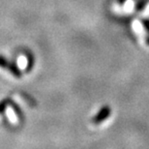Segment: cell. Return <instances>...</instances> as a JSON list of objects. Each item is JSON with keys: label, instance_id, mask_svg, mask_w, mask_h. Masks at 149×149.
Wrapping results in <instances>:
<instances>
[{"label": "cell", "instance_id": "cell-1", "mask_svg": "<svg viewBox=\"0 0 149 149\" xmlns=\"http://www.w3.org/2000/svg\"><path fill=\"white\" fill-rule=\"evenodd\" d=\"M109 115V108L104 109L103 111H101L99 114H98L96 117L94 118L93 122H94V123H99V122L103 121L106 117H108Z\"/></svg>", "mask_w": 149, "mask_h": 149}, {"label": "cell", "instance_id": "cell-5", "mask_svg": "<svg viewBox=\"0 0 149 149\" xmlns=\"http://www.w3.org/2000/svg\"><path fill=\"white\" fill-rule=\"evenodd\" d=\"M133 1H127L126 3H125V5H124V8L126 9V10H130V9H132L133 8Z\"/></svg>", "mask_w": 149, "mask_h": 149}, {"label": "cell", "instance_id": "cell-2", "mask_svg": "<svg viewBox=\"0 0 149 149\" xmlns=\"http://www.w3.org/2000/svg\"><path fill=\"white\" fill-rule=\"evenodd\" d=\"M6 113H7L8 117H9V120H10L12 123H17V115L15 111H13V109L11 107H8L7 109H6Z\"/></svg>", "mask_w": 149, "mask_h": 149}, {"label": "cell", "instance_id": "cell-6", "mask_svg": "<svg viewBox=\"0 0 149 149\" xmlns=\"http://www.w3.org/2000/svg\"><path fill=\"white\" fill-rule=\"evenodd\" d=\"M149 14V3L146 7L144 8V11H143V15H148Z\"/></svg>", "mask_w": 149, "mask_h": 149}, {"label": "cell", "instance_id": "cell-7", "mask_svg": "<svg viewBox=\"0 0 149 149\" xmlns=\"http://www.w3.org/2000/svg\"><path fill=\"white\" fill-rule=\"evenodd\" d=\"M144 24H145V27H146L148 30H149V22H146L144 23Z\"/></svg>", "mask_w": 149, "mask_h": 149}, {"label": "cell", "instance_id": "cell-4", "mask_svg": "<svg viewBox=\"0 0 149 149\" xmlns=\"http://www.w3.org/2000/svg\"><path fill=\"white\" fill-rule=\"evenodd\" d=\"M134 29L136 31V32H141L142 31V25L141 24V22H134Z\"/></svg>", "mask_w": 149, "mask_h": 149}, {"label": "cell", "instance_id": "cell-3", "mask_svg": "<svg viewBox=\"0 0 149 149\" xmlns=\"http://www.w3.org/2000/svg\"><path fill=\"white\" fill-rule=\"evenodd\" d=\"M19 66L20 68H22V69H24L27 66V59H26L25 56H20L19 58Z\"/></svg>", "mask_w": 149, "mask_h": 149}, {"label": "cell", "instance_id": "cell-8", "mask_svg": "<svg viewBox=\"0 0 149 149\" xmlns=\"http://www.w3.org/2000/svg\"><path fill=\"white\" fill-rule=\"evenodd\" d=\"M3 108H4V104H1V105H0V111H2Z\"/></svg>", "mask_w": 149, "mask_h": 149}]
</instances>
